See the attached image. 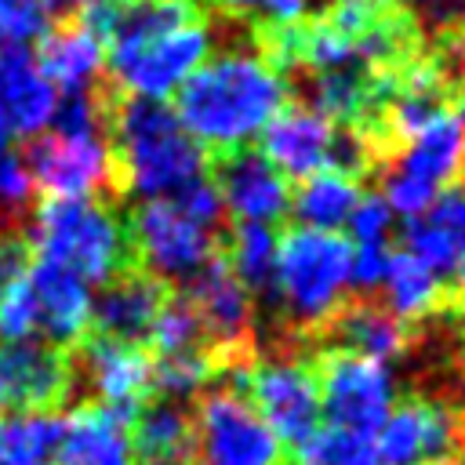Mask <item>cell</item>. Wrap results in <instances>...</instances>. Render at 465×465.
I'll use <instances>...</instances> for the list:
<instances>
[{"label": "cell", "mask_w": 465, "mask_h": 465, "mask_svg": "<svg viewBox=\"0 0 465 465\" xmlns=\"http://www.w3.org/2000/svg\"><path fill=\"white\" fill-rule=\"evenodd\" d=\"M7 138H11V124H7V113H4V102H0V153H7Z\"/></svg>", "instance_id": "cell-44"}, {"label": "cell", "mask_w": 465, "mask_h": 465, "mask_svg": "<svg viewBox=\"0 0 465 465\" xmlns=\"http://www.w3.org/2000/svg\"><path fill=\"white\" fill-rule=\"evenodd\" d=\"M214 4L225 15L258 18V22L272 25V29H294L312 7V0H214Z\"/></svg>", "instance_id": "cell-36"}, {"label": "cell", "mask_w": 465, "mask_h": 465, "mask_svg": "<svg viewBox=\"0 0 465 465\" xmlns=\"http://www.w3.org/2000/svg\"><path fill=\"white\" fill-rule=\"evenodd\" d=\"M381 291H385V309L392 316H400L403 323H411V320L429 316L440 305L443 280L429 265H421L414 254L392 251L389 254L385 280H381Z\"/></svg>", "instance_id": "cell-27"}, {"label": "cell", "mask_w": 465, "mask_h": 465, "mask_svg": "<svg viewBox=\"0 0 465 465\" xmlns=\"http://www.w3.org/2000/svg\"><path fill=\"white\" fill-rule=\"evenodd\" d=\"M378 91L381 80H374L371 69H327V73H312L309 105L334 124H352L378 102Z\"/></svg>", "instance_id": "cell-28"}, {"label": "cell", "mask_w": 465, "mask_h": 465, "mask_svg": "<svg viewBox=\"0 0 465 465\" xmlns=\"http://www.w3.org/2000/svg\"><path fill=\"white\" fill-rule=\"evenodd\" d=\"M338 124L316 113L312 105H283L269 127L258 134L262 156L291 182H302L309 174L331 171L334 145H338Z\"/></svg>", "instance_id": "cell-15"}, {"label": "cell", "mask_w": 465, "mask_h": 465, "mask_svg": "<svg viewBox=\"0 0 465 465\" xmlns=\"http://www.w3.org/2000/svg\"><path fill=\"white\" fill-rule=\"evenodd\" d=\"M91 0H40V7H44V15L51 18H62V22H69V18H76L84 7H87Z\"/></svg>", "instance_id": "cell-43"}, {"label": "cell", "mask_w": 465, "mask_h": 465, "mask_svg": "<svg viewBox=\"0 0 465 465\" xmlns=\"http://www.w3.org/2000/svg\"><path fill=\"white\" fill-rule=\"evenodd\" d=\"M225 214L236 222L272 225L291 207V182L258 153V149H232L225 153L214 182Z\"/></svg>", "instance_id": "cell-18"}, {"label": "cell", "mask_w": 465, "mask_h": 465, "mask_svg": "<svg viewBox=\"0 0 465 465\" xmlns=\"http://www.w3.org/2000/svg\"><path fill=\"white\" fill-rule=\"evenodd\" d=\"M174 203L193 218V222H200L203 229H218L222 225V218H225V207H222V196H218V189H214V182H196L193 189H185L182 196H174Z\"/></svg>", "instance_id": "cell-39"}, {"label": "cell", "mask_w": 465, "mask_h": 465, "mask_svg": "<svg viewBox=\"0 0 465 465\" xmlns=\"http://www.w3.org/2000/svg\"><path fill=\"white\" fill-rule=\"evenodd\" d=\"M287 105L280 65L254 47L211 51L203 65L178 87L174 116L203 145L218 153L247 149Z\"/></svg>", "instance_id": "cell-1"}, {"label": "cell", "mask_w": 465, "mask_h": 465, "mask_svg": "<svg viewBox=\"0 0 465 465\" xmlns=\"http://www.w3.org/2000/svg\"><path fill=\"white\" fill-rule=\"evenodd\" d=\"M109 145L116 182L138 200H174L207 178V149L167 102L124 94L109 105Z\"/></svg>", "instance_id": "cell-3"}, {"label": "cell", "mask_w": 465, "mask_h": 465, "mask_svg": "<svg viewBox=\"0 0 465 465\" xmlns=\"http://www.w3.org/2000/svg\"><path fill=\"white\" fill-rule=\"evenodd\" d=\"M25 240L33 258H47L84 283H105L131 269L127 229L98 196H44Z\"/></svg>", "instance_id": "cell-4"}, {"label": "cell", "mask_w": 465, "mask_h": 465, "mask_svg": "<svg viewBox=\"0 0 465 465\" xmlns=\"http://www.w3.org/2000/svg\"><path fill=\"white\" fill-rule=\"evenodd\" d=\"M73 371L91 385L94 392L91 403L113 411L124 421H131L153 392V360L127 341H113L98 334L84 338L73 349Z\"/></svg>", "instance_id": "cell-13"}, {"label": "cell", "mask_w": 465, "mask_h": 465, "mask_svg": "<svg viewBox=\"0 0 465 465\" xmlns=\"http://www.w3.org/2000/svg\"><path fill=\"white\" fill-rule=\"evenodd\" d=\"M127 425L98 403H80L62 418L54 465H134Z\"/></svg>", "instance_id": "cell-22"}, {"label": "cell", "mask_w": 465, "mask_h": 465, "mask_svg": "<svg viewBox=\"0 0 465 465\" xmlns=\"http://www.w3.org/2000/svg\"><path fill=\"white\" fill-rule=\"evenodd\" d=\"M211 374H214V363L200 349L174 352V356H156V363H153V392H160V400L185 403V400H193V396H200L207 389Z\"/></svg>", "instance_id": "cell-32"}, {"label": "cell", "mask_w": 465, "mask_h": 465, "mask_svg": "<svg viewBox=\"0 0 465 465\" xmlns=\"http://www.w3.org/2000/svg\"><path fill=\"white\" fill-rule=\"evenodd\" d=\"M443 113V94H440V65H414L407 80L389 94V127L403 142L418 134L429 120Z\"/></svg>", "instance_id": "cell-31"}, {"label": "cell", "mask_w": 465, "mask_h": 465, "mask_svg": "<svg viewBox=\"0 0 465 465\" xmlns=\"http://www.w3.org/2000/svg\"><path fill=\"white\" fill-rule=\"evenodd\" d=\"M352 243L341 232L291 229L276 247L272 298L298 331L327 327L352 287Z\"/></svg>", "instance_id": "cell-5"}, {"label": "cell", "mask_w": 465, "mask_h": 465, "mask_svg": "<svg viewBox=\"0 0 465 465\" xmlns=\"http://www.w3.org/2000/svg\"><path fill=\"white\" fill-rule=\"evenodd\" d=\"M320 381V411L327 425L349 429L356 436H374L389 411L396 407V378L381 360L331 352L316 371Z\"/></svg>", "instance_id": "cell-10"}, {"label": "cell", "mask_w": 465, "mask_h": 465, "mask_svg": "<svg viewBox=\"0 0 465 465\" xmlns=\"http://www.w3.org/2000/svg\"><path fill=\"white\" fill-rule=\"evenodd\" d=\"M193 440L203 465H280L283 458L276 432L232 385L203 392L193 414Z\"/></svg>", "instance_id": "cell-8"}, {"label": "cell", "mask_w": 465, "mask_h": 465, "mask_svg": "<svg viewBox=\"0 0 465 465\" xmlns=\"http://www.w3.org/2000/svg\"><path fill=\"white\" fill-rule=\"evenodd\" d=\"M47 15L40 0H0V44H25L44 36Z\"/></svg>", "instance_id": "cell-37"}, {"label": "cell", "mask_w": 465, "mask_h": 465, "mask_svg": "<svg viewBox=\"0 0 465 465\" xmlns=\"http://www.w3.org/2000/svg\"><path fill=\"white\" fill-rule=\"evenodd\" d=\"M113 4H127V0H113Z\"/></svg>", "instance_id": "cell-50"}, {"label": "cell", "mask_w": 465, "mask_h": 465, "mask_svg": "<svg viewBox=\"0 0 465 465\" xmlns=\"http://www.w3.org/2000/svg\"><path fill=\"white\" fill-rule=\"evenodd\" d=\"M131 262L163 280H189L214 258V232L193 222L174 200H142L127 218Z\"/></svg>", "instance_id": "cell-7"}, {"label": "cell", "mask_w": 465, "mask_h": 465, "mask_svg": "<svg viewBox=\"0 0 465 465\" xmlns=\"http://www.w3.org/2000/svg\"><path fill=\"white\" fill-rule=\"evenodd\" d=\"M33 334H36V305H33L29 283L22 276L0 302V341H22Z\"/></svg>", "instance_id": "cell-38"}, {"label": "cell", "mask_w": 465, "mask_h": 465, "mask_svg": "<svg viewBox=\"0 0 465 465\" xmlns=\"http://www.w3.org/2000/svg\"><path fill=\"white\" fill-rule=\"evenodd\" d=\"M458 450H461V465H465V436H461V443H458Z\"/></svg>", "instance_id": "cell-48"}, {"label": "cell", "mask_w": 465, "mask_h": 465, "mask_svg": "<svg viewBox=\"0 0 465 465\" xmlns=\"http://www.w3.org/2000/svg\"><path fill=\"white\" fill-rule=\"evenodd\" d=\"M62 436V414H0V465H47Z\"/></svg>", "instance_id": "cell-30"}, {"label": "cell", "mask_w": 465, "mask_h": 465, "mask_svg": "<svg viewBox=\"0 0 465 465\" xmlns=\"http://www.w3.org/2000/svg\"><path fill=\"white\" fill-rule=\"evenodd\" d=\"M214 51L193 0H127L105 33V69L131 98L167 102Z\"/></svg>", "instance_id": "cell-2"}, {"label": "cell", "mask_w": 465, "mask_h": 465, "mask_svg": "<svg viewBox=\"0 0 465 465\" xmlns=\"http://www.w3.org/2000/svg\"><path fill=\"white\" fill-rule=\"evenodd\" d=\"M25 283L36 305V334L47 345L76 349L91 331V283L47 258L29 262Z\"/></svg>", "instance_id": "cell-16"}, {"label": "cell", "mask_w": 465, "mask_h": 465, "mask_svg": "<svg viewBox=\"0 0 465 465\" xmlns=\"http://www.w3.org/2000/svg\"><path fill=\"white\" fill-rule=\"evenodd\" d=\"M454 280H458V287L465 291V251H461V262H458V269H454Z\"/></svg>", "instance_id": "cell-46"}, {"label": "cell", "mask_w": 465, "mask_h": 465, "mask_svg": "<svg viewBox=\"0 0 465 465\" xmlns=\"http://www.w3.org/2000/svg\"><path fill=\"white\" fill-rule=\"evenodd\" d=\"M407 7L429 25V29H447L458 18L461 0H407Z\"/></svg>", "instance_id": "cell-42"}, {"label": "cell", "mask_w": 465, "mask_h": 465, "mask_svg": "<svg viewBox=\"0 0 465 465\" xmlns=\"http://www.w3.org/2000/svg\"><path fill=\"white\" fill-rule=\"evenodd\" d=\"M465 171V127L447 109L429 120L381 171V200L407 222L425 214L440 193Z\"/></svg>", "instance_id": "cell-6"}, {"label": "cell", "mask_w": 465, "mask_h": 465, "mask_svg": "<svg viewBox=\"0 0 465 465\" xmlns=\"http://www.w3.org/2000/svg\"><path fill=\"white\" fill-rule=\"evenodd\" d=\"M127 432L134 465H189L196 450L193 418L174 400H145Z\"/></svg>", "instance_id": "cell-24"}, {"label": "cell", "mask_w": 465, "mask_h": 465, "mask_svg": "<svg viewBox=\"0 0 465 465\" xmlns=\"http://www.w3.org/2000/svg\"><path fill=\"white\" fill-rule=\"evenodd\" d=\"M243 396L283 447H298L320 429V381L298 356H265L243 371Z\"/></svg>", "instance_id": "cell-11"}, {"label": "cell", "mask_w": 465, "mask_h": 465, "mask_svg": "<svg viewBox=\"0 0 465 465\" xmlns=\"http://www.w3.org/2000/svg\"><path fill=\"white\" fill-rule=\"evenodd\" d=\"M429 465H447V461H429Z\"/></svg>", "instance_id": "cell-49"}, {"label": "cell", "mask_w": 465, "mask_h": 465, "mask_svg": "<svg viewBox=\"0 0 465 465\" xmlns=\"http://www.w3.org/2000/svg\"><path fill=\"white\" fill-rule=\"evenodd\" d=\"M149 341H153L156 356H174V352L200 349L203 327H200V316H196V309L189 305L185 294L160 302V309L153 316V327H149Z\"/></svg>", "instance_id": "cell-33"}, {"label": "cell", "mask_w": 465, "mask_h": 465, "mask_svg": "<svg viewBox=\"0 0 465 465\" xmlns=\"http://www.w3.org/2000/svg\"><path fill=\"white\" fill-rule=\"evenodd\" d=\"M163 283L142 269H124L102 283L98 298H91V331L98 338L138 345L149 338L153 316L163 302Z\"/></svg>", "instance_id": "cell-19"}, {"label": "cell", "mask_w": 465, "mask_h": 465, "mask_svg": "<svg viewBox=\"0 0 465 465\" xmlns=\"http://www.w3.org/2000/svg\"><path fill=\"white\" fill-rule=\"evenodd\" d=\"M458 22H461V29H465V0H461V7H458Z\"/></svg>", "instance_id": "cell-47"}, {"label": "cell", "mask_w": 465, "mask_h": 465, "mask_svg": "<svg viewBox=\"0 0 465 465\" xmlns=\"http://www.w3.org/2000/svg\"><path fill=\"white\" fill-rule=\"evenodd\" d=\"M360 185L356 178L341 174V171H320L298 182V189H291V214L302 229H320V232H341L356 200H360Z\"/></svg>", "instance_id": "cell-26"}, {"label": "cell", "mask_w": 465, "mask_h": 465, "mask_svg": "<svg viewBox=\"0 0 465 465\" xmlns=\"http://www.w3.org/2000/svg\"><path fill=\"white\" fill-rule=\"evenodd\" d=\"M0 102L7 124L22 138H36L58 105V91L40 73L36 54L25 44H0Z\"/></svg>", "instance_id": "cell-21"}, {"label": "cell", "mask_w": 465, "mask_h": 465, "mask_svg": "<svg viewBox=\"0 0 465 465\" xmlns=\"http://www.w3.org/2000/svg\"><path fill=\"white\" fill-rule=\"evenodd\" d=\"M29 262H33V247L25 232H0V302L25 276Z\"/></svg>", "instance_id": "cell-40"}, {"label": "cell", "mask_w": 465, "mask_h": 465, "mask_svg": "<svg viewBox=\"0 0 465 465\" xmlns=\"http://www.w3.org/2000/svg\"><path fill=\"white\" fill-rule=\"evenodd\" d=\"M276 247L280 236L272 232V225H254V222H240L229 236V269L232 276L262 298H272V272H276Z\"/></svg>", "instance_id": "cell-29"}, {"label": "cell", "mask_w": 465, "mask_h": 465, "mask_svg": "<svg viewBox=\"0 0 465 465\" xmlns=\"http://www.w3.org/2000/svg\"><path fill=\"white\" fill-rule=\"evenodd\" d=\"M294 454L302 465H374L371 440L338 425H320L309 440L294 447Z\"/></svg>", "instance_id": "cell-34"}, {"label": "cell", "mask_w": 465, "mask_h": 465, "mask_svg": "<svg viewBox=\"0 0 465 465\" xmlns=\"http://www.w3.org/2000/svg\"><path fill=\"white\" fill-rule=\"evenodd\" d=\"M389 247H352V287L360 291H378L381 280H385V269H389Z\"/></svg>", "instance_id": "cell-41"}, {"label": "cell", "mask_w": 465, "mask_h": 465, "mask_svg": "<svg viewBox=\"0 0 465 465\" xmlns=\"http://www.w3.org/2000/svg\"><path fill=\"white\" fill-rule=\"evenodd\" d=\"M327 331H331V341L338 345V352H352V356H367V360H381V363H392L407 349V323L371 298L341 305L331 316Z\"/></svg>", "instance_id": "cell-25"}, {"label": "cell", "mask_w": 465, "mask_h": 465, "mask_svg": "<svg viewBox=\"0 0 465 465\" xmlns=\"http://www.w3.org/2000/svg\"><path fill=\"white\" fill-rule=\"evenodd\" d=\"M345 229L352 236V247H389V236L396 229V214L381 200V193H367L356 200Z\"/></svg>", "instance_id": "cell-35"}, {"label": "cell", "mask_w": 465, "mask_h": 465, "mask_svg": "<svg viewBox=\"0 0 465 465\" xmlns=\"http://www.w3.org/2000/svg\"><path fill=\"white\" fill-rule=\"evenodd\" d=\"M73 389V349L44 338L0 341V414H54Z\"/></svg>", "instance_id": "cell-12"}, {"label": "cell", "mask_w": 465, "mask_h": 465, "mask_svg": "<svg viewBox=\"0 0 465 465\" xmlns=\"http://www.w3.org/2000/svg\"><path fill=\"white\" fill-rule=\"evenodd\" d=\"M36 65L62 94L98 91L105 73V40L94 29H87L80 18H69L40 36Z\"/></svg>", "instance_id": "cell-20"}, {"label": "cell", "mask_w": 465, "mask_h": 465, "mask_svg": "<svg viewBox=\"0 0 465 465\" xmlns=\"http://www.w3.org/2000/svg\"><path fill=\"white\" fill-rule=\"evenodd\" d=\"M458 124L465 127V80H461V87H458Z\"/></svg>", "instance_id": "cell-45"}, {"label": "cell", "mask_w": 465, "mask_h": 465, "mask_svg": "<svg viewBox=\"0 0 465 465\" xmlns=\"http://www.w3.org/2000/svg\"><path fill=\"white\" fill-rule=\"evenodd\" d=\"M185 283H189L185 298L200 316L203 338H211L222 352H240L254 327V294L218 258L196 269Z\"/></svg>", "instance_id": "cell-17"}, {"label": "cell", "mask_w": 465, "mask_h": 465, "mask_svg": "<svg viewBox=\"0 0 465 465\" xmlns=\"http://www.w3.org/2000/svg\"><path fill=\"white\" fill-rule=\"evenodd\" d=\"M465 251V189H447L432 207L407 222V254L429 265L440 280L454 276Z\"/></svg>", "instance_id": "cell-23"}, {"label": "cell", "mask_w": 465, "mask_h": 465, "mask_svg": "<svg viewBox=\"0 0 465 465\" xmlns=\"http://www.w3.org/2000/svg\"><path fill=\"white\" fill-rule=\"evenodd\" d=\"M465 425L454 411L429 400H407L389 411L381 429L371 436L374 465H429L458 450Z\"/></svg>", "instance_id": "cell-14"}, {"label": "cell", "mask_w": 465, "mask_h": 465, "mask_svg": "<svg viewBox=\"0 0 465 465\" xmlns=\"http://www.w3.org/2000/svg\"><path fill=\"white\" fill-rule=\"evenodd\" d=\"M22 163L44 196H105L120 185L109 134H36Z\"/></svg>", "instance_id": "cell-9"}]
</instances>
